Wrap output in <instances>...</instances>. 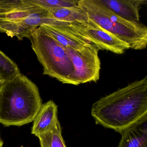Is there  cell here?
<instances>
[{"instance_id": "cell-1", "label": "cell", "mask_w": 147, "mask_h": 147, "mask_svg": "<svg viewBox=\"0 0 147 147\" xmlns=\"http://www.w3.org/2000/svg\"><path fill=\"white\" fill-rule=\"evenodd\" d=\"M91 115L96 124L119 133L147 117V76L100 98Z\"/></svg>"}, {"instance_id": "cell-2", "label": "cell", "mask_w": 147, "mask_h": 147, "mask_svg": "<svg viewBox=\"0 0 147 147\" xmlns=\"http://www.w3.org/2000/svg\"><path fill=\"white\" fill-rule=\"evenodd\" d=\"M42 105L38 88L21 73L0 85V123L5 126L32 122Z\"/></svg>"}, {"instance_id": "cell-3", "label": "cell", "mask_w": 147, "mask_h": 147, "mask_svg": "<svg viewBox=\"0 0 147 147\" xmlns=\"http://www.w3.org/2000/svg\"><path fill=\"white\" fill-rule=\"evenodd\" d=\"M51 17L48 10L30 0L0 1V32L20 40L28 38L43 25H67Z\"/></svg>"}, {"instance_id": "cell-4", "label": "cell", "mask_w": 147, "mask_h": 147, "mask_svg": "<svg viewBox=\"0 0 147 147\" xmlns=\"http://www.w3.org/2000/svg\"><path fill=\"white\" fill-rule=\"evenodd\" d=\"M78 5L89 18L129 45L130 49L141 50L147 45V28L139 22L129 21L118 16L99 0H79Z\"/></svg>"}, {"instance_id": "cell-5", "label": "cell", "mask_w": 147, "mask_h": 147, "mask_svg": "<svg viewBox=\"0 0 147 147\" xmlns=\"http://www.w3.org/2000/svg\"><path fill=\"white\" fill-rule=\"evenodd\" d=\"M28 38L43 68V74L63 84L71 85L69 77L74 72V67L66 49L41 26L35 30Z\"/></svg>"}, {"instance_id": "cell-6", "label": "cell", "mask_w": 147, "mask_h": 147, "mask_svg": "<svg viewBox=\"0 0 147 147\" xmlns=\"http://www.w3.org/2000/svg\"><path fill=\"white\" fill-rule=\"evenodd\" d=\"M66 49L74 67V72L69 77L71 85L78 86L99 80L100 61L98 46L91 44L80 50Z\"/></svg>"}, {"instance_id": "cell-7", "label": "cell", "mask_w": 147, "mask_h": 147, "mask_svg": "<svg viewBox=\"0 0 147 147\" xmlns=\"http://www.w3.org/2000/svg\"><path fill=\"white\" fill-rule=\"evenodd\" d=\"M69 26L98 46L100 50L122 55L130 49L128 44L102 28L89 18L86 22L70 23Z\"/></svg>"}, {"instance_id": "cell-8", "label": "cell", "mask_w": 147, "mask_h": 147, "mask_svg": "<svg viewBox=\"0 0 147 147\" xmlns=\"http://www.w3.org/2000/svg\"><path fill=\"white\" fill-rule=\"evenodd\" d=\"M42 27L64 48L80 50L84 46L93 44L86 38L72 29L69 24L53 26L43 25Z\"/></svg>"}, {"instance_id": "cell-9", "label": "cell", "mask_w": 147, "mask_h": 147, "mask_svg": "<svg viewBox=\"0 0 147 147\" xmlns=\"http://www.w3.org/2000/svg\"><path fill=\"white\" fill-rule=\"evenodd\" d=\"M113 12L123 18L134 22L140 21L139 11L147 0H99Z\"/></svg>"}, {"instance_id": "cell-10", "label": "cell", "mask_w": 147, "mask_h": 147, "mask_svg": "<svg viewBox=\"0 0 147 147\" xmlns=\"http://www.w3.org/2000/svg\"><path fill=\"white\" fill-rule=\"evenodd\" d=\"M120 134L118 147H147V117Z\"/></svg>"}, {"instance_id": "cell-11", "label": "cell", "mask_w": 147, "mask_h": 147, "mask_svg": "<svg viewBox=\"0 0 147 147\" xmlns=\"http://www.w3.org/2000/svg\"><path fill=\"white\" fill-rule=\"evenodd\" d=\"M58 106L52 100L42 104L33 120L31 133L38 137L49 129L58 119Z\"/></svg>"}, {"instance_id": "cell-12", "label": "cell", "mask_w": 147, "mask_h": 147, "mask_svg": "<svg viewBox=\"0 0 147 147\" xmlns=\"http://www.w3.org/2000/svg\"><path fill=\"white\" fill-rule=\"evenodd\" d=\"M47 10L53 18L68 24L86 22L88 19L86 12L79 5L69 7L52 8Z\"/></svg>"}, {"instance_id": "cell-13", "label": "cell", "mask_w": 147, "mask_h": 147, "mask_svg": "<svg viewBox=\"0 0 147 147\" xmlns=\"http://www.w3.org/2000/svg\"><path fill=\"white\" fill-rule=\"evenodd\" d=\"M37 137L41 147H67L62 135L61 127L58 119L49 129Z\"/></svg>"}, {"instance_id": "cell-14", "label": "cell", "mask_w": 147, "mask_h": 147, "mask_svg": "<svg viewBox=\"0 0 147 147\" xmlns=\"http://www.w3.org/2000/svg\"><path fill=\"white\" fill-rule=\"evenodd\" d=\"M21 74L15 62L0 50V76L5 81Z\"/></svg>"}, {"instance_id": "cell-15", "label": "cell", "mask_w": 147, "mask_h": 147, "mask_svg": "<svg viewBox=\"0 0 147 147\" xmlns=\"http://www.w3.org/2000/svg\"><path fill=\"white\" fill-rule=\"evenodd\" d=\"M31 3L46 10L78 5L79 0H30Z\"/></svg>"}, {"instance_id": "cell-16", "label": "cell", "mask_w": 147, "mask_h": 147, "mask_svg": "<svg viewBox=\"0 0 147 147\" xmlns=\"http://www.w3.org/2000/svg\"><path fill=\"white\" fill-rule=\"evenodd\" d=\"M3 144H4V142H3V140L1 136V133H0V147H2Z\"/></svg>"}, {"instance_id": "cell-17", "label": "cell", "mask_w": 147, "mask_h": 147, "mask_svg": "<svg viewBox=\"0 0 147 147\" xmlns=\"http://www.w3.org/2000/svg\"><path fill=\"white\" fill-rule=\"evenodd\" d=\"M5 82V81L0 76V85H1V84H3Z\"/></svg>"}]
</instances>
